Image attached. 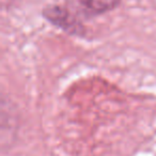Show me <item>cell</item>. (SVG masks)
Returning <instances> with one entry per match:
<instances>
[{
	"instance_id": "cell-2",
	"label": "cell",
	"mask_w": 156,
	"mask_h": 156,
	"mask_svg": "<svg viewBox=\"0 0 156 156\" xmlns=\"http://www.w3.org/2000/svg\"><path fill=\"white\" fill-rule=\"evenodd\" d=\"M83 13L87 15H100L113 10L120 5L121 0H77Z\"/></svg>"
},
{
	"instance_id": "cell-1",
	"label": "cell",
	"mask_w": 156,
	"mask_h": 156,
	"mask_svg": "<svg viewBox=\"0 0 156 156\" xmlns=\"http://www.w3.org/2000/svg\"><path fill=\"white\" fill-rule=\"evenodd\" d=\"M43 15L50 23L58 26L59 28L64 29L69 32H76L77 31L78 24L72 17L66 9H63L58 5H50V7L44 9Z\"/></svg>"
}]
</instances>
